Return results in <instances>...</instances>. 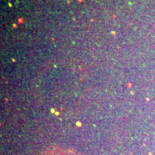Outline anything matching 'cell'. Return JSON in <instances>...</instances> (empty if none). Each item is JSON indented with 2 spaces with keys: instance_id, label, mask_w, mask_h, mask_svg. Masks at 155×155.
<instances>
[{
  "instance_id": "obj_1",
  "label": "cell",
  "mask_w": 155,
  "mask_h": 155,
  "mask_svg": "<svg viewBox=\"0 0 155 155\" xmlns=\"http://www.w3.org/2000/svg\"><path fill=\"white\" fill-rule=\"evenodd\" d=\"M38 155H81L74 150L60 146L50 147L41 152Z\"/></svg>"
}]
</instances>
